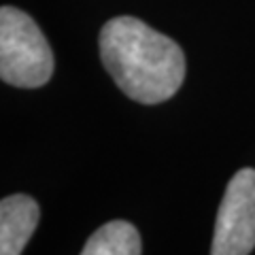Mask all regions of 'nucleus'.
Here are the masks:
<instances>
[{
  "label": "nucleus",
  "instance_id": "obj_5",
  "mask_svg": "<svg viewBox=\"0 0 255 255\" xmlns=\"http://www.w3.org/2000/svg\"><path fill=\"white\" fill-rule=\"evenodd\" d=\"M138 230L124 219L109 221L87 238L81 255H140Z\"/></svg>",
  "mask_w": 255,
  "mask_h": 255
},
{
  "label": "nucleus",
  "instance_id": "obj_3",
  "mask_svg": "<svg viewBox=\"0 0 255 255\" xmlns=\"http://www.w3.org/2000/svg\"><path fill=\"white\" fill-rule=\"evenodd\" d=\"M255 249V168L230 179L215 219L211 255H249Z\"/></svg>",
  "mask_w": 255,
  "mask_h": 255
},
{
  "label": "nucleus",
  "instance_id": "obj_1",
  "mask_svg": "<svg viewBox=\"0 0 255 255\" xmlns=\"http://www.w3.org/2000/svg\"><path fill=\"white\" fill-rule=\"evenodd\" d=\"M100 58L119 90L142 105H159L172 98L185 79L181 47L128 15L102 26Z\"/></svg>",
  "mask_w": 255,
  "mask_h": 255
},
{
  "label": "nucleus",
  "instance_id": "obj_2",
  "mask_svg": "<svg viewBox=\"0 0 255 255\" xmlns=\"http://www.w3.org/2000/svg\"><path fill=\"white\" fill-rule=\"evenodd\" d=\"M53 75V51L36 21L15 6L0 9V77L15 87L34 90Z\"/></svg>",
  "mask_w": 255,
  "mask_h": 255
},
{
  "label": "nucleus",
  "instance_id": "obj_4",
  "mask_svg": "<svg viewBox=\"0 0 255 255\" xmlns=\"http://www.w3.org/2000/svg\"><path fill=\"white\" fill-rule=\"evenodd\" d=\"M41 219V206L26 194H13L0 202V255H21Z\"/></svg>",
  "mask_w": 255,
  "mask_h": 255
}]
</instances>
